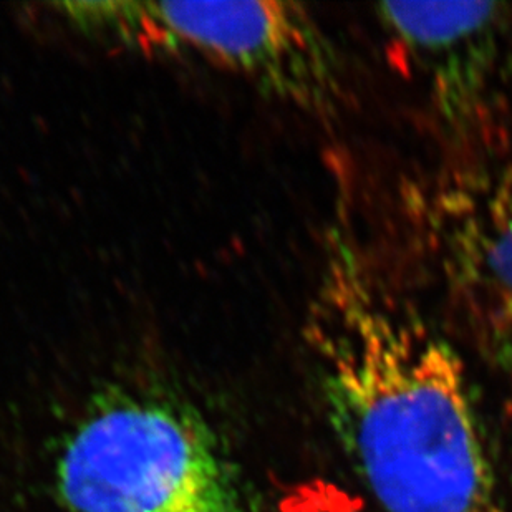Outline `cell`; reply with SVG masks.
Segmentation results:
<instances>
[{
    "label": "cell",
    "instance_id": "277c9868",
    "mask_svg": "<svg viewBox=\"0 0 512 512\" xmlns=\"http://www.w3.org/2000/svg\"><path fill=\"white\" fill-rule=\"evenodd\" d=\"M408 199L446 305L489 353L512 363V166L438 174Z\"/></svg>",
    "mask_w": 512,
    "mask_h": 512
},
{
    "label": "cell",
    "instance_id": "7a4b0ae2",
    "mask_svg": "<svg viewBox=\"0 0 512 512\" xmlns=\"http://www.w3.org/2000/svg\"><path fill=\"white\" fill-rule=\"evenodd\" d=\"M49 9L93 44L201 60L310 115H335L347 97L342 54L302 4L77 0Z\"/></svg>",
    "mask_w": 512,
    "mask_h": 512
},
{
    "label": "cell",
    "instance_id": "6da1fadb",
    "mask_svg": "<svg viewBox=\"0 0 512 512\" xmlns=\"http://www.w3.org/2000/svg\"><path fill=\"white\" fill-rule=\"evenodd\" d=\"M310 343L335 438L383 512H496L463 362L357 239L329 237Z\"/></svg>",
    "mask_w": 512,
    "mask_h": 512
},
{
    "label": "cell",
    "instance_id": "5b68a950",
    "mask_svg": "<svg viewBox=\"0 0 512 512\" xmlns=\"http://www.w3.org/2000/svg\"><path fill=\"white\" fill-rule=\"evenodd\" d=\"M377 19L446 125L471 128L493 107L512 67L509 5L392 2L378 5Z\"/></svg>",
    "mask_w": 512,
    "mask_h": 512
},
{
    "label": "cell",
    "instance_id": "3957f363",
    "mask_svg": "<svg viewBox=\"0 0 512 512\" xmlns=\"http://www.w3.org/2000/svg\"><path fill=\"white\" fill-rule=\"evenodd\" d=\"M68 512H247L204 423L166 401L118 398L88 415L57 464Z\"/></svg>",
    "mask_w": 512,
    "mask_h": 512
}]
</instances>
